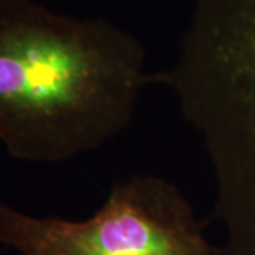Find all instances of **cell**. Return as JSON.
Here are the masks:
<instances>
[{
  "label": "cell",
  "mask_w": 255,
  "mask_h": 255,
  "mask_svg": "<svg viewBox=\"0 0 255 255\" xmlns=\"http://www.w3.org/2000/svg\"><path fill=\"white\" fill-rule=\"evenodd\" d=\"M153 84L136 37L33 0H0V140L28 162H65L122 133Z\"/></svg>",
  "instance_id": "6da1fadb"
},
{
  "label": "cell",
  "mask_w": 255,
  "mask_h": 255,
  "mask_svg": "<svg viewBox=\"0 0 255 255\" xmlns=\"http://www.w3.org/2000/svg\"><path fill=\"white\" fill-rule=\"evenodd\" d=\"M153 84L172 90L209 156L219 255H255V0H193L177 58Z\"/></svg>",
  "instance_id": "7a4b0ae2"
},
{
  "label": "cell",
  "mask_w": 255,
  "mask_h": 255,
  "mask_svg": "<svg viewBox=\"0 0 255 255\" xmlns=\"http://www.w3.org/2000/svg\"><path fill=\"white\" fill-rule=\"evenodd\" d=\"M0 244L20 255H219L173 183L136 174L115 183L91 217H34L0 200Z\"/></svg>",
  "instance_id": "3957f363"
}]
</instances>
